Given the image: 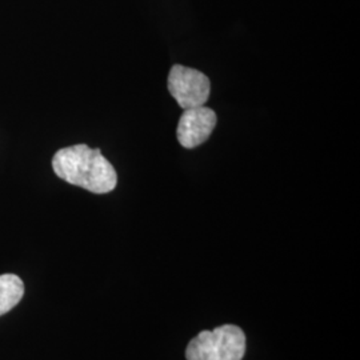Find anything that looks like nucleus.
I'll use <instances>...</instances> for the list:
<instances>
[{"mask_svg":"<svg viewBox=\"0 0 360 360\" xmlns=\"http://www.w3.org/2000/svg\"><path fill=\"white\" fill-rule=\"evenodd\" d=\"M52 169L58 178L94 193L114 191L117 174L99 148L75 144L59 150L52 158Z\"/></svg>","mask_w":360,"mask_h":360,"instance_id":"nucleus-1","label":"nucleus"},{"mask_svg":"<svg viewBox=\"0 0 360 360\" xmlns=\"http://www.w3.org/2000/svg\"><path fill=\"white\" fill-rule=\"evenodd\" d=\"M247 339L243 330L224 324L196 335L186 348L187 360H243Z\"/></svg>","mask_w":360,"mask_h":360,"instance_id":"nucleus-2","label":"nucleus"},{"mask_svg":"<svg viewBox=\"0 0 360 360\" xmlns=\"http://www.w3.org/2000/svg\"><path fill=\"white\" fill-rule=\"evenodd\" d=\"M210 90V79L203 72L184 65H172L168 75V91L183 110L206 105Z\"/></svg>","mask_w":360,"mask_h":360,"instance_id":"nucleus-3","label":"nucleus"},{"mask_svg":"<svg viewBox=\"0 0 360 360\" xmlns=\"http://www.w3.org/2000/svg\"><path fill=\"white\" fill-rule=\"evenodd\" d=\"M176 129L180 146L184 148H195L208 141L217 127L218 116L206 105L183 110Z\"/></svg>","mask_w":360,"mask_h":360,"instance_id":"nucleus-4","label":"nucleus"},{"mask_svg":"<svg viewBox=\"0 0 360 360\" xmlns=\"http://www.w3.org/2000/svg\"><path fill=\"white\" fill-rule=\"evenodd\" d=\"M25 295L23 281L13 274L0 275V316L7 314Z\"/></svg>","mask_w":360,"mask_h":360,"instance_id":"nucleus-5","label":"nucleus"}]
</instances>
